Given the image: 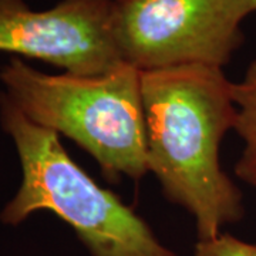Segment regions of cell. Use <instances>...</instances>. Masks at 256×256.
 <instances>
[{
  "label": "cell",
  "mask_w": 256,
  "mask_h": 256,
  "mask_svg": "<svg viewBox=\"0 0 256 256\" xmlns=\"http://www.w3.org/2000/svg\"><path fill=\"white\" fill-rule=\"evenodd\" d=\"M232 96L236 106L235 131L244 141V150L235 164V175L256 188V60L249 64L239 82H234Z\"/></svg>",
  "instance_id": "6"
},
{
  "label": "cell",
  "mask_w": 256,
  "mask_h": 256,
  "mask_svg": "<svg viewBox=\"0 0 256 256\" xmlns=\"http://www.w3.org/2000/svg\"><path fill=\"white\" fill-rule=\"evenodd\" d=\"M194 256H256V245L220 232L215 238L198 240Z\"/></svg>",
  "instance_id": "7"
},
{
  "label": "cell",
  "mask_w": 256,
  "mask_h": 256,
  "mask_svg": "<svg viewBox=\"0 0 256 256\" xmlns=\"http://www.w3.org/2000/svg\"><path fill=\"white\" fill-rule=\"evenodd\" d=\"M234 82L220 67L141 73L148 172L195 220L198 240L244 218L242 192L222 170L220 142L235 128Z\"/></svg>",
  "instance_id": "1"
},
{
  "label": "cell",
  "mask_w": 256,
  "mask_h": 256,
  "mask_svg": "<svg viewBox=\"0 0 256 256\" xmlns=\"http://www.w3.org/2000/svg\"><path fill=\"white\" fill-rule=\"evenodd\" d=\"M240 2H242V4L246 8V10L249 12V14L256 12V0H240Z\"/></svg>",
  "instance_id": "8"
},
{
  "label": "cell",
  "mask_w": 256,
  "mask_h": 256,
  "mask_svg": "<svg viewBox=\"0 0 256 256\" xmlns=\"http://www.w3.org/2000/svg\"><path fill=\"white\" fill-rule=\"evenodd\" d=\"M240 0H112V32L122 63L138 72L224 67L244 43Z\"/></svg>",
  "instance_id": "4"
},
{
  "label": "cell",
  "mask_w": 256,
  "mask_h": 256,
  "mask_svg": "<svg viewBox=\"0 0 256 256\" xmlns=\"http://www.w3.org/2000/svg\"><path fill=\"white\" fill-rule=\"evenodd\" d=\"M0 52L102 76L122 64L112 32V0H60L33 10L26 0H0Z\"/></svg>",
  "instance_id": "5"
},
{
  "label": "cell",
  "mask_w": 256,
  "mask_h": 256,
  "mask_svg": "<svg viewBox=\"0 0 256 256\" xmlns=\"http://www.w3.org/2000/svg\"><path fill=\"white\" fill-rule=\"evenodd\" d=\"M4 94L30 121L73 140L112 182L148 172L141 72L122 63L102 76L47 74L12 57Z\"/></svg>",
  "instance_id": "3"
},
{
  "label": "cell",
  "mask_w": 256,
  "mask_h": 256,
  "mask_svg": "<svg viewBox=\"0 0 256 256\" xmlns=\"http://www.w3.org/2000/svg\"><path fill=\"white\" fill-rule=\"evenodd\" d=\"M0 122L22 166L18 192L0 212L3 224L18 225L34 212L50 210L73 228L92 256H176L117 194L74 162L57 132L30 121L4 92Z\"/></svg>",
  "instance_id": "2"
}]
</instances>
